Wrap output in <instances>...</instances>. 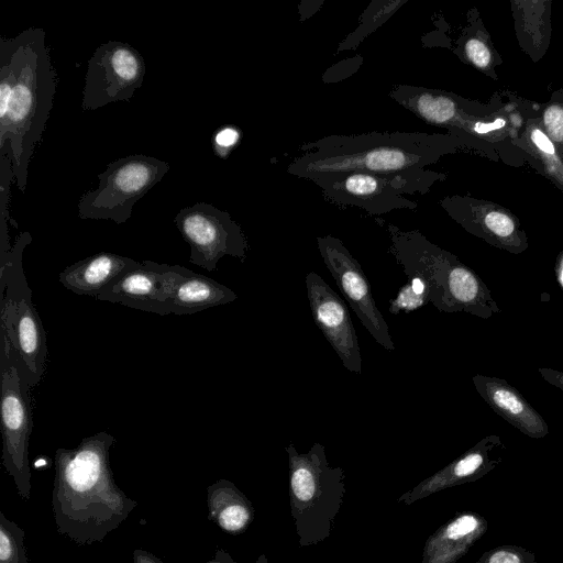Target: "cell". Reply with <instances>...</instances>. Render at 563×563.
I'll return each instance as SVG.
<instances>
[{"label":"cell","instance_id":"1f68e13d","mask_svg":"<svg viewBox=\"0 0 563 563\" xmlns=\"http://www.w3.org/2000/svg\"><path fill=\"white\" fill-rule=\"evenodd\" d=\"M135 563H159L155 559H153L151 555H147L143 552L139 553L136 552L134 555Z\"/></svg>","mask_w":563,"mask_h":563},{"label":"cell","instance_id":"9c48e42d","mask_svg":"<svg viewBox=\"0 0 563 563\" xmlns=\"http://www.w3.org/2000/svg\"><path fill=\"white\" fill-rule=\"evenodd\" d=\"M1 430L3 465L19 493H30L29 439L32 431L31 385L5 333L0 330Z\"/></svg>","mask_w":563,"mask_h":563},{"label":"cell","instance_id":"7a4b0ae2","mask_svg":"<svg viewBox=\"0 0 563 563\" xmlns=\"http://www.w3.org/2000/svg\"><path fill=\"white\" fill-rule=\"evenodd\" d=\"M459 137L424 132H369L330 135L301 146L287 173L306 179L349 172L395 173L435 163Z\"/></svg>","mask_w":563,"mask_h":563},{"label":"cell","instance_id":"e0dca14e","mask_svg":"<svg viewBox=\"0 0 563 563\" xmlns=\"http://www.w3.org/2000/svg\"><path fill=\"white\" fill-rule=\"evenodd\" d=\"M139 263L126 256L99 252L65 267L59 274V282L77 295L96 298L109 284Z\"/></svg>","mask_w":563,"mask_h":563},{"label":"cell","instance_id":"9a60e30c","mask_svg":"<svg viewBox=\"0 0 563 563\" xmlns=\"http://www.w3.org/2000/svg\"><path fill=\"white\" fill-rule=\"evenodd\" d=\"M440 203L466 231L489 244L514 254L527 250V235L509 212L475 207L473 201L461 197H446Z\"/></svg>","mask_w":563,"mask_h":563},{"label":"cell","instance_id":"f1b7e54d","mask_svg":"<svg viewBox=\"0 0 563 563\" xmlns=\"http://www.w3.org/2000/svg\"><path fill=\"white\" fill-rule=\"evenodd\" d=\"M538 372L545 382L563 390V371L539 367Z\"/></svg>","mask_w":563,"mask_h":563},{"label":"cell","instance_id":"4dcf8cb0","mask_svg":"<svg viewBox=\"0 0 563 563\" xmlns=\"http://www.w3.org/2000/svg\"><path fill=\"white\" fill-rule=\"evenodd\" d=\"M554 271H555L556 280H558L561 289L563 290V251L560 252L556 256Z\"/></svg>","mask_w":563,"mask_h":563},{"label":"cell","instance_id":"44dd1931","mask_svg":"<svg viewBox=\"0 0 563 563\" xmlns=\"http://www.w3.org/2000/svg\"><path fill=\"white\" fill-rule=\"evenodd\" d=\"M213 488L209 494V507L218 525L232 533L244 530L252 520L247 500L231 483H217Z\"/></svg>","mask_w":563,"mask_h":563},{"label":"cell","instance_id":"d4e9b609","mask_svg":"<svg viewBox=\"0 0 563 563\" xmlns=\"http://www.w3.org/2000/svg\"><path fill=\"white\" fill-rule=\"evenodd\" d=\"M543 124L549 137L558 143L563 151V106L552 103L543 112Z\"/></svg>","mask_w":563,"mask_h":563},{"label":"cell","instance_id":"ba28073f","mask_svg":"<svg viewBox=\"0 0 563 563\" xmlns=\"http://www.w3.org/2000/svg\"><path fill=\"white\" fill-rule=\"evenodd\" d=\"M169 168L168 163L141 154L111 162L98 175V187L79 199V218L111 220L117 224L126 222L134 205L162 180Z\"/></svg>","mask_w":563,"mask_h":563},{"label":"cell","instance_id":"d6986e66","mask_svg":"<svg viewBox=\"0 0 563 563\" xmlns=\"http://www.w3.org/2000/svg\"><path fill=\"white\" fill-rule=\"evenodd\" d=\"M501 446L498 435H487L459 460L418 485L402 497L407 504L455 481L470 477L490 463L489 453Z\"/></svg>","mask_w":563,"mask_h":563},{"label":"cell","instance_id":"ffe728a7","mask_svg":"<svg viewBox=\"0 0 563 563\" xmlns=\"http://www.w3.org/2000/svg\"><path fill=\"white\" fill-rule=\"evenodd\" d=\"M477 528L475 516L463 515L454 519L426 543L423 563H450L462 553Z\"/></svg>","mask_w":563,"mask_h":563},{"label":"cell","instance_id":"8fae6325","mask_svg":"<svg viewBox=\"0 0 563 563\" xmlns=\"http://www.w3.org/2000/svg\"><path fill=\"white\" fill-rule=\"evenodd\" d=\"M145 62L132 45L118 41L101 44L88 60L82 91L84 110L130 100L143 84Z\"/></svg>","mask_w":563,"mask_h":563},{"label":"cell","instance_id":"8992f818","mask_svg":"<svg viewBox=\"0 0 563 563\" xmlns=\"http://www.w3.org/2000/svg\"><path fill=\"white\" fill-rule=\"evenodd\" d=\"M290 471V500L301 544L323 539L339 510L343 473L331 467L324 446L314 443L307 453L286 448Z\"/></svg>","mask_w":563,"mask_h":563},{"label":"cell","instance_id":"5b68a950","mask_svg":"<svg viewBox=\"0 0 563 563\" xmlns=\"http://www.w3.org/2000/svg\"><path fill=\"white\" fill-rule=\"evenodd\" d=\"M31 242L29 232L20 233L7 258L0 263V319L1 330L34 387L45 373L47 345L22 266L23 251Z\"/></svg>","mask_w":563,"mask_h":563},{"label":"cell","instance_id":"2e32d148","mask_svg":"<svg viewBox=\"0 0 563 563\" xmlns=\"http://www.w3.org/2000/svg\"><path fill=\"white\" fill-rule=\"evenodd\" d=\"M472 380L490 409L520 432L531 438H543L549 433L543 417L507 380L482 374H475Z\"/></svg>","mask_w":563,"mask_h":563},{"label":"cell","instance_id":"cb8c5ba5","mask_svg":"<svg viewBox=\"0 0 563 563\" xmlns=\"http://www.w3.org/2000/svg\"><path fill=\"white\" fill-rule=\"evenodd\" d=\"M0 563H27L22 531L1 515Z\"/></svg>","mask_w":563,"mask_h":563},{"label":"cell","instance_id":"4fadbf2b","mask_svg":"<svg viewBox=\"0 0 563 563\" xmlns=\"http://www.w3.org/2000/svg\"><path fill=\"white\" fill-rule=\"evenodd\" d=\"M312 318L343 366L361 374L362 357L355 328L343 299L317 273L305 278Z\"/></svg>","mask_w":563,"mask_h":563},{"label":"cell","instance_id":"7c38bea8","mask_svg":"<svg viewBox=\"0 0 563 563\" xmlns=\"http://www.w3.org/2000/svg\"><path fill=\"white\" fill-rule=\"evenodd\" d=\"M317 244L327 268L363 327L379 345L394 351L388 324L376 305L360 263L335 236H319Z\"/></svg>","mask_w":563,"mask_h":563},{"label":"cell","instance_id":"7402d4cb","mask_svg":"<svg viewBox=\"0 0 563 563\" xmlns=\"http://www.w3.org/2000/svg\"><path fill=\"white\" fill-rule=\"evenodd\" d=\"M14 180L12 161L5 154H0V211H1V230H0V263L4 262L11 250L8 234L9 221V198L11 183Z\"/></svg>","mask_w":563,"mask_h":563},{"label":"cell","instance_id":"52a82bcc","mask_svg":"<svg viewBox=\"0 0 563 563\" xmlns=\"http://www.w3.org/2000/svg\"><path fill=\"white\" fill-rule=\"evenodd\" d=\"M443 174L415 167L395 173L349 172L310 179L323 196L338 205L357 207L371 214L418 207L404 194L424 195Z\"/></svg>","mask_w":563,"mask_h":563},{"label":"cell","instance_id":"484cf974","mask_svg":"<svg viewBox=\"0 0 563 563\" xmlns=\"http://www.w3.org/2000/svg\"><path fill=\"white\" fill-rule=\"evenodd\" d=\"M464 54L479 69H486L492 63L490 49L477 37H471L464 43Z\"/></svg>","mask_w":563,"mask_h":563},{"label":"cell","instance_id":"277c9868","mask_svg":"<svg viewBox=\"0 0 563 563\" xmlns=\"http://www.w3.org/2000/svg\"><path fill=\"white\" fill-rule=\"evenodd\" d=\"M389 253L408 279L422 282L430 302L442 312H466L488 319L500 311L487 285L452 253L418 230L388 223Z\"/></svg>","mask_w":563,"mask_h":563},{"label":"cell","instance_id":"6da1fadb","mask_svg":"<svg viewBox=\"0 0 563 563\" xmlns=\"http://www.w3.org/2000/svg\"><path fill=\"white\" fill-rule=\"evenodd\" d=\"M114 442L113 435L99 432L82 439L75 449L55 453V519L63 532L79 542L106 537L133 508L109 467V450Z\"/></svg>","mask_w":563,"mask_h":563},{"label":"cell","instance_id":"603a6c76","mask_svg":"<svg viewBox=\"0 0 563 563\" xmlns=\"http://www.w3.org/2000/svg\"><path fill=\"white\" fill-rule=\"evenodd\" d=\"M430 302L429 290L420 280L408 279V283L400 287L397 296L389 301V312L397 314L409 313Z\"/></svg>","mask_w":563,"mask_h":563},{"label":"cell","instance_id":"f546056e","mask_svg":"<svg viewBox=\"0 0 563 563\" xmlns=\"http://www.w3.org/2000/svg\"><path fill=\"white\" fill-rule=\"evenodd\" d=\"M489 563H521V561L519 556L512 552L499 551L490 556Z\"/></svg>","mask_w":563,"mask_h":563},{"label":"cell","instance_id":"30bf717a","mask_svg":"<svg viewBox=\"0 0 563 563\" xmlns=\"http://www.w3.org/2000/svg\"><path fill=\"white\" fill-rule=\"evenodd\" d=\"M174 223L189 244L191 264L214 272L223 256L245 261L247 239L229 212L211 203L197 202L183 208L176 214Z\"/></svg>","mask_w":563,"mask_h":563},{"label":"cell","instance_id":"ac0fdd59","mask_svg":"<svg viewBox=\"0 0 563 563\" xmlns=\"http://www.w3.org/2000/svg\"><path fill=\"white\" fill-rule=\"evenodd\" d=\"M236 294L214 279L176 265V278L167 307L169 313L192 314L234 301Z\"/></svg>","mask_w":563,"mask_h":563},{"label":"cell","instance_id":"3957f363","mask_svg":"<svg viewBox=\"0 0 563 563\" xmlns=\"http://www.w3.org/2000/svg\"><path fill=\"white\" fill-rule=\"evenodd\" d=\"M16 38L19 73L0 119V154L11 158L14 184L24 192L30 161L53 108L56 73L42 27H30Z\"/></svg>","mask_w":563,"mask_h":563},{"label":"cell","instance_id":"4316f807","mask_svg":"<svg viewBox=\"0 0 563 563\" xmlns=\"http://www.w3.org/2000/svg\"><path fill=\"white\" fill-rule=\"evenodd\" d=\"M240 139V132L233 126H224L214 135V151L221 156L225 157L234 147Z\"/></svg>","mask_w":563,"mask_h":563},{"label":"cell","instance_id":"5bb4252c","mask_svg":"<svg viewBox=\"0 0 563 563\" xmlns=\"http://www.w3.org/2000/svg\"><path fill=\"white\" fill-rule=\"evenodd\" d=\"M175 278V265L145 260L109 284L96 299L166 316Z\"/></svg>","mask_w":563,"mask_h":563},{"label":"cell","instance_id":"d6a6232c","mask_svg":"<svg viewBox=\"0 0 563 563\" xmlns=\"http://www.w3.org/2000/svg\"><path fill=\"white\" fill-rule=\"evenodd\" d=\"M257 563H260V561Z\"/></svg>","mask_w":563,"mask_h":563},{"label":"cell","instance_id":"83f0119b","mask_svg":"<svg viewBox=\"0 0 563 563\" xmlns=\"http://www.w3.org/2000/svg\"><path fill=\"white\" fill-rule=\"evenodd\" d=\"M530 139L533 145L543 156H555V146L551 139L539 128H533L530 132Z\"/></svg>","mask_w":563,"mask_h":563}]
</instances>
